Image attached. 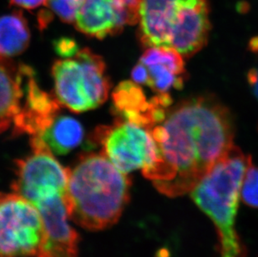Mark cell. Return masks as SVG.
Masks as SVG:
<instances>
[{"label":"cell","instance_id":"cell-1","mask_svg":"<svg viewBox=\"0 0 258 257\" xmlns=\"http://www.w3.org/2000/svg\"><path fill=\"white\" fill-rule=\"evenodd\" d=\"M233 131L230 112L214 97L183 100L151 128L157 157L144 176L167 197L190 193L233 146Z\"/></svg>","mask_w":258,"mask_h":257},{"label":"cell","instance_id":"cell-2","mask_svg":"<svg viewBox=\"0 0 258 257\" xmlns=\"http://www.w3.org/2000/svg\"><path fill=\"white\" fill-rule=\"evenodd\" d=\"M132 181L104 154L82 155L69 168L66 207L69 217L89 231L110 228L130 201Z\"/></svg>","mask_w":258,"mask_h":257},{"label":"cell","instance_id":"cell-3","mask_svg":"<svg viewBox=\"0 0 258 257\" xmlns=\"http://www.w3.org/2000/svg\"><path fill=\"white\" fill-rule=\"evenodd\" d=\"M251 164V156L233 146L190 192L218 231L221 257H245L236 233V217L241 184Z\"/></svg>","mask_w":258,"mask_h":257},{"label":"cell","instance_id":"cell-4","mask_svg":"<svg viewBox=\"0 0 258 257\" xmlns=\"http://www.w3.org/2000/svg\"><path fill=\"white\" fill-rule=\"evenodd\" d=\"M52 76L57 100L72 111H88L107 100L110 81L105 61L90 49L55 61Z\"/></svg>","mask_w":258,"mask_h":257},{"label":"cell","instance_id":"cell-5","mask_svg":"<svg viewBox=\"0 0 258 257\" xmlns=\"http://www.w3.org/2000/svg\"><path fill=\"white\" fill-rule=\"evenodd\" d=\"M43 240L36 206L15 192H0V257H38Z\"/></svg>","mask_w":258,"mask_h":257},{"label":"cell","instance_id":"cell-6","mask_svg":"<svg viewBox=\"0 0 258 257\" xmlns=\"http://www.w3.org/2000/svg\"><path fill=\"white\" fill-rule=\"evenodd\" d=\"M31 147V155L15 161L12 191L33 204L54 195H66L69 168L63 167L39 139L32 137Z\"/></svg>","mask_w":258,"mask_h":257},{"label":"cell","instance_id":"cell-7","mask_svg":"<svg viewBox=\"0 0 258 257\" xmlns=\"http://www.w3.org/2000/svg\"><path fill=\"white\" fill-rule=\"evenodd\" d=\"M96 141L102 153L124 174L149 167L156 161L157 147L148 128L117 119L111 126L100 128Z\"/></svg>","mask_w":258,"mask_h":257},{"label":"cell","instance_id":"cell-8","mask_svg":"<svg viewBox=\"0 0 258 257\" xmlns=\"http://www.w3.org/2000/svg\"><path fill=\"white\" fill-rule=\"evenodd\" d=\"M142 0H84L76 26L87 36L103 39L138 23Z\"/></svg>","mask_w":258,"mask_h":257},{"label":"cell","instance_id":"cell-9","mask_svg":"<svg viewBox=\"0 0 258 257\" xmlns=\"http://www.w3.org/2000/svg\"><path fill=\"white\" fill-rule=\"evenodd\" d=\"M66 195H54L36 202L44 227L38 257H78V233L70 225Z\"/></svg>","mask_w":258,"mask_h":257},{"label":"cell","instance_id":"cell-10","mask_svg":"<svg viewBox=\"0 0 258 257\" xmlns=\"http://www.w3.org/2000/svg\"><path fill=\"white\" fill-rule=\"evenodd\" d=\"M113 111L118 119L139 124L151 131L161 123L172 103L169 94L147 100L140 85L134 81L119 83L112 94Z\"/></svg>","mask_w":258,"mask_h":257},{"label":"cell","instance_id":"cell-11","mask_svg":"<svg viewBox=\"0 0 258 257\" xmlns=\"http://www.w3.org/2000/svg\"><path fill=\"white\" fill-rule=\"evenodd\" d=\"M60 103L39 87L33 69L28 75L20 111L14 120V135L38 136L58 115Z\"/></svg>","mask_w":258,"mask_h":257},{"label":"cell","instance_id":"cell-12","mask_svg":"<svg viewBox=\"0 0 258 257\" xmlns=\"http://www.w3.org/2000/svg\"><path fill=\"white\" fill-rule=\"evenodd\" d=\"M187 0H142L140 39L144 47L170 48L171 32Z\"/></svg>","mask_w":258,"mask_h":257},{"label":"cell","instance_id":"cell-13","mask_svg":"<svg viewBox=\"0 0 258 257\" xmlns=\"http://www.w3.org/2000/svg\"><path fill=\"white\" fill-rule=\"evenodd\" d=\"M207 0H187L171 32L170 47L184 56L194 55L207 44L211 25Z\"/></svg>","mask_w":258,"mask_h":257},{"label":"cell","instance_id":"cell-14","mask_svg":"<svg viewBox=\"0 0 258 257\" xmlns=\"http://www.w3.org/2000/svg\"><path fill=\"white\" fill-rule=\"evenodd\" d=\"M183 56L172 48H147L140 62L148 71L147 86L157 95L168 94L171 89H180L185 75Z\"/></svg>","mask_w":258,"mask_h":257},{"label":"cell","instance_id":"cell-15","mask_svg":"<svg viewBox=\"0 0 258 257\" xmlns=\"http://www.w3.org/2000/svg\"><path fill=\"white\" fill-rule=\"evenodd\" d=\"M32 68L16 65L0 54V134L7 131L20 111L25 84Z\"/></svg>","mask_w":258,"mask_h":257},{"label":"cell","instance_id":"cell-16","mask_svg":"<svg viewBox=\"0 0 258 257\" xmlns=\"http://www.w3.org/2000/svg\"><path fill=\"white\" fill-rule=\"evenodd\" d=\"M84 136L83 126L77 119L57 115L49 127L34 137L39 139L52 153L66 155L80 146Z\"/></svg>","mask_w":258,"mask_h":257},{"label":"cell","instance_id":"cell-17","mask_svg":"<svg viewBox=\"0 0 258 257\" xmlns=\"http://www.w3.org/2000/svg\"><path fill=\"white\" fill-rule=\"evenodd\" d=\"M30 31L22 13L15 11L0 17V54L7 58L19 55L27 49Z\"/></svg>","mask_w":258,"mask_h":257},{"label":"cell","instance_id":"cell-18","mask_svg":"<svg viewBox=\"0 0 258 257\" xmlns=\"http://www.w3.org/2000/svg\"><path fill=\"white\" fill-rule=\"evenodd\" d=\"M84 0H48L47 10L39 15V22L41 28L46 27L54 15L63 21L71 24L76 21Z\"/></svg>","mask_w":258,"mask_h":257},{"label":"cell","instance_id":"cell-19","mask_svg":"<svg viewBox=\"0 0 258 257\" xmlns=\"http://www.w3.org/2000/svg\"><path fill=\"white\" fill-rule=\"evenodd\" d=\"M240 196L246 205L258 208V167L252 164L244 176Z\"/></svg>","mask_w":258,"mask_h":257},{"label":"cell","instance_id":"cell-20","mask_svg":"<svg viewBox=\"0 0 258 257\" xmlns=\"http://www.w3.org/2000/svg\"><path fill=\"white\" fill-rule=\"evenodd\" d=\"M54 49L62 58H71L76 55L80 50L78 44L73 39L62 38L54 42Z\"/></svg>","mask_w":258,"mask_h":257},{"label":"cell","instance_id":"cell-21","mask_svg":"<svg viewBox=\"0 0 258 257\" xmlns=\"http://www.w3.org/2000/svg\"><path fill=\"white\" fill-rule=\"evenodd\" d=\"M132 77L133 81L138 85H147L149 76L148 71L146 66L141 62L137 63L132 70Z\"/></svg>","mask_w":258,"mask_h":257},{"label":"cell","instance_id":"cell-22","mask_svg":"<svg viewBox=\"0 0 258 257\" xmlns=\"http://www.w3.org/2000/svg\"><path fill=\"white\" fill-rule=\"evenodd\" d=\"M13 6L22 8L25 10H36L42 6H46L48 0H10Z\"/></svg>","mask_w":258,"mask_h":257},{"label":"cell","instance_id":"cell-23","mask_svg":"<svg viewBox=\"0 0 258 257\" xmlns=\"http://www.w3.org/2000/svg\"><path fill=\"white\" fill-rule=\"evenodd\" d=\"M249 85L253 90L254 95L258 100V68L251 69L247 75Z\"/></svg>","mask_w":258,"mask_h":257}]
</instances>
